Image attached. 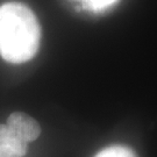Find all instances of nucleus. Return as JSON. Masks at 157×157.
<instances>
[{"label": "nucleus", "mask_w": 157, "mask_h": 157, "mask_svg": "<svg viewBox=\"0 0 157 157\" xmlns=\"http://www.w3.org/2000/svg\"><path fill=\"white\" fill-rule=\"evenodd\" d=\"M94 157H136V155L128 147L111 146L100 150Z\"/></svg>", "instance_id": "nucleus-4"}, {"label": "nucleus", "mask_w": 157, "mask_h": 157, "mask_svg": "<svg viewBox=\"0 0 157 157\" xmlns=\"http://www.w3.org/2000/svg\"><path fill=\"white\" fill-rule=\"evenodd\" d=\"M41 26L28 6L7 2L0 6V55L10 63L28 62L39 50Z\"/></svg>", "instance_id": "nucleus-1"}, {"label": "nucleus", "mask_w": 157, "mask_h": 157, "mask_svg": "<svg viewBox=\"0 0 157 157\" xmlns=\"http://www.w3.org/2000/svg\"><path fill=\"white\" fill-rule=\"evenodd\" d=\"M79 1L84 4V7L86 10L95 12V13H100L112 7L119 0H79Z\"/></svg>", "instance_id": "nucleus-5"}, {"label": "nucleus", "mask_w": 157, "mask_h": 157, "mask_svg": "<svg viewBox=\"0 0 157 157\" xmlns=\"http://www.w3.org/2000/svg\"><path fill=\"white\" fill-rule=\"evenodd\" d=\"M27 144L6 124H0V157H23Z\"/></svg>", "instance_id": "nucleus-3"}, {"label": "nucleus", "mask_w": 157, "mask_h": 157, "mask_svg": "<svg viewBox=\"0 0 157 157\" xmlns=\"http://www.w3.org/2000/svg\"><path fill=\"white\" fill-rule=\"evenodd\" d=\"M6 126L26 143L35 141L41 134L39 122L22 112H14L7 119Z\"/></svg>", "instance_id": "nucleus-2"}]
</instances>
